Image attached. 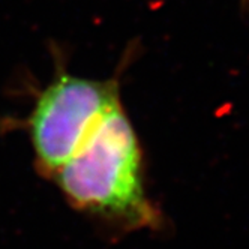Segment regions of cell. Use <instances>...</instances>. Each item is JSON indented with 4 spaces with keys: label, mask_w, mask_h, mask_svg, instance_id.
<instances>
[{
    "label": "cell",
    "mask_w": 249,
    "mask_h": 249,
    "mask_svg": "<svg viewBox=\"0 0 249 249\" xmlns=\"http://www.w3.org/2000/svg\"><path fill=\"white\" fill-rule=\"evenodd\" d=\"M245 2H246V3H249V0H245Z\"/></svg>",
    "instance_id": "cell-3"
},
{
    "label": "cell",
    "mask_w": 249,
    "mask_h": 249,
    "mask_svg": "<svg viewBox=\"0 0 249 249\" xmlns=\"http://www.w3.org/2000/svg\"><path fill=\"white\" fill-rule=\"evenodd\" d=\"M120 102L114 80H93L57 68L56 75L35 101L27 131L39 171L51 176L114 104Z\"/></svg>",
    "instance_id": "cell-2"
},
{
    "label": "cell",
    "mask_w": 249,
    "mask_h": 249,
    "mask_svg": "<svg viewBox=\"0 0 249 249\" xmlns=\"http://www.w3.org/2000/svg\"><path fill=\"white\" fill-rule=\"evenodd\" d=\"M51 179L80 212L132 230L159 224V213L144 191L140 141L120 102Z\"/></svg>",
    "instance_id": "cell-1"
}]
</instances>
